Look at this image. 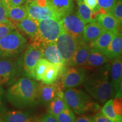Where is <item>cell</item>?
Here are the masks:
<instances>
[{"label": "cell", "instance_id": "cell-7", "mask_svg": "<svg viewBox=\"0 0 122 122\" xmlns=\"http://www.w3.org/2000/svg\"><path fill=\"white\" fill-rule=\"evenodd\" d=\"M20 75V68L17 60L13 58H2L0 60V84L10 85L16 81Z\"/></svg>", "mask_w": 122, "mask_h": 122}, {"label": "cell", "instance_id": "cell-36", "mask_svg": "<svg viewBox=\"0 0 122 122\" xmlns=\"http://www.w3.org/2000/svg\"><path fill=\"white\" fill-rule=\"evenodd\" d=\"M7 9L20 6L24 2V0H1Z\"/></svg>", "mask_w": 122, "mask_h": 122}, {"label": "cell", "instance_id": "cell-20", "mask_svg": "<svg viewBox=\"0 0 122 122\" xmlns=\"http://www.w3.org/2000/svg\"><path fill=\"white\" fill-rule=\"evenodd\" d=\"M96 21L105 30L115 32L120 31L122 25L110 14L106 13H99L97 15Z\"/></svg>", "mask_w": 122, "mask_h": 122}, {"label": "cell", "instance_id": "cell-5", "mask_svg": "<svg viewBox=\"0 0 122 122\" xmlns=\"http://www.w3.org/2000/svg\"><path fill=\"white\" fill-rule=\"evenodd\" d=\"M42 58L39 45L30 44L25 49L18 59L20 68V75L30 79H35V68L37 61Z\"/></svg>", "mask_w": 122, "mask_h": 122}, {"label": "cell", "instance_id": "cell-14", "mask_svg": "<svg viewBox=\"0 0 122 122\" xmlns=\"http://www.w3.org/2000/svg\"><path fill=\"white\" fill-rule=\"evenodd\" d=\"M91 46L83 40L79 42L78 47L72 57L66 66L70 67H83L86 63Z\"/></svg>", "mask_w": 122, "mask_h": 122}, {"label": "cell", "instance_id": "cell-42", "mask_svg": "<svg viewBox=\"0 0 122 122\" xmlns=\"http://www.w3.org/2000/svg\"><path fill=\"white\" fill-rule=\"evenodd\" d=\"M24 1H26L27 2H33L35 0H24Z\"/></svg>", "mask_w": 122, "mask_h": 122}, {"label": "cell", "instance_id": "cell-27", "mask_svg": "<svg viewBox=\"0 0 122 122\" xmlns=\"http://www.w3.org/2000/svg\"><path fill=\"white\" fill-rule=\"evenodd\" d=\"M117 32L105 30L94 42L90 44L91 47L98 49L102 52L106 49Z\"/></svg>", "mask_w": 122, "mask_h": 122}, {"label": "cell", "instance_id": "cell-17", "mask_svg": "<svg viewBox=\"0 0 122 122\" xmlns=\"http://www.w3.org/2000/svg\"><path fill=\"white\" fill-rule=\"evenodd\" d=\"M108 59L113 60L122 57V35L120 31L116 33L108 46L102 51Z\"/></svg>", "mask_w": 122, "mask_h": 122}, {"label": "cell", "instance_id": "cell-31", "mask_svg": "<svg viewBox=\"0 0 122 122\" xmlns=\"http://www.w3.org/2000/svg\"><path fill=\"white\" fill-rule=\"evenodd\" d=\"M117 2V0H97L99 13H110Z\"/></svg>", "mask_w": 122, "mask_h": 122}, {"label": "cell", "instance_id": "cell-9", "mask_svg": "<svg viewBox=\"0 0 122 122\" xmlns=\"http://www.w3.org/2000/svg\"><path fill=\"white\" fill-rule=\"evenodd\" d=\"M59 20L62 28L65 32L79 41L83 40V34L85 24L76 14H68L61 18Z\"/></svg>", "mask_w": 122, "mask_h": 122}, {"label": "cell", "instance_id": "cell-8", "mask_svg": "<svg viewBox=\"0 0 122 122\" xmlns=\"http://www.w3.org/2000/svg\"><path fill=\"white\" fill-rule=\"evenodd\" d=\"M80 42L63 30L59 35L56 44L65 61V65L72 57Z\"/></svg>", "mask_w": 122, "mask_h": 122}, {"label": "cell", "instance_id": "cell-19", "mask_svg": "<svg viewBox=\"0 0 122 122\" xmlns=\"http://www.w3.org/2000/svg\"><path fill=\"white\" fill-rule=\"evenodd\" d=\"M108 60L107 58L101 51L91 47L87 61L84 66L88 68H98L107 63Z\"/></svg>", "mask_w": 122, "mask_h": 122}, {"label": "cell", "instance_id": "cell-33", "mask_svg": "<svg viewBox=\"0 0 122 122\" xmlns=\"http://www.w3.org/2000/svg\"><path fill=\"white\" fill-rule=\"evenodd\" d=\"M16 27L12 23L6 19L5 21L0 23V39L8 34L9 32L15 30Z\"/></svg>", "mask_w": 122, "mask_h": 122}, {"label": "cell", "instance_id": "cell-13", "mask_svg": "<svg viewBox=\"0 0 122 122\" xmlns=\"http://www.w3.org/2000/svg\"><path fill=\"white\" fill-rule=\"evenodd\" d=\"M62 92L58 84L53 83L51 84H45L41 83L38 87V101L42 104L48 105L53 99Z\"/></svg>", "mask_w": 122, "mask_h": 122}, {"label": "cell", "instance_id": "cell-41", "mask_svg": "<svg viewBox=\"0 0 122 122\" xmlns=\"http://www.w3.org/2000/svg\"><path fill=\"white\" fill-rule=\"evenodd\" d=\"M4 95V91L2 87V85L0 84V110L1 109V104H2V100Z\"/></svg>", "mask_w": 122, "mask_h": 122}, {"label": "cell", "instance_id": "cell-16", "mask_svg": "<svg viewBox=\"0 0 122 122\" xmlns=\"http://www.w3.org/2000/svg\"><path fill=\"white\" fill-rule=\"evenodd\" d=\"M110 77L114 97L120 85L122 83V57L112 60V63L110 65Z\"/></svg>", "mask_w": 122, "mask_h": 122}, {"label": "cell", "instance_id": "cell-4", "mask_svg": "<svg viewBox=\"0 0 122 122\" xmlns=\"http://www.w3.org/2000/svg\"><path fill=\"white\" fill-rule=\"evenodd\" d=\"M27 40L16 30L0 39V58H14L26 48Z\"/></svg>", "mask_w": 122, "mask_h": 122}, {"label": "cell", "instance_id": "cell-11", "mask_svg": "<svg viewBox=\"0 0 122 122\" xmlns=\"http://www.w3.org/2000/svg\"><path fill=\"white\" fill-rule=\"evenodd\" d=\"M63 74L62 82L65 89L75 88L83 84L87 75L85 68L83 67H72Z\"/></svg>", "mask_w": 122, "mask_h": 122}, {"label": "cell", "instance_id": "cell-34", "mask_svg": "<svg viewBox=\"0 0 122 122\" xmlns=\"http://www.w3.org/2000/svg\"><path fill=\"white\" fill-rule=\"evenodd\" d=\"M33 122H58L56 117L48 113L44 114L38 119H35Z\"/></svg>", "mask_w": 122, "mask_h": 122}, {"label": "cell", "instance_id": "cell-28", "mask_svg": "<svg viewBox=\"0 0 122 122\" xmlns=\"http://www.w3.org/2000/svg\"><path fill=\"white\" fill-rule=\"evenodd\" d=\"M102 108V113L113 122H122V117L115 114L113 109V100L110 98L105 102Z\"/></svg>", "mask_w": 122, "mask_h": 122}, {"label": "cell", "instance_id": "cell-44", "mask_svg": "<svg viewBox=\"0 0 122 122\" xmlns=\"http://www.w3.org/2000/svg\"><path fill=\"white\" fill-rule=\"evenodd\" d=\"M80 1H84V0H80Z\"/></svg>", "mask_w": 122, "mask_h": 122}, {"label": "cell", "instance_id": "cell-35", "mask_svg": "<svg viewBox=\"0 0 122 122\" xmlns=\"http://www.w3.org/2000/svg\"><path fill=\"white\" fill-rule=\"evenodd\" d=\"M113 109L117 115L122 117V98L115 97V99L113 100Z\"/></svg>", "mask_w": 122, "mask_h": 122}, {"label": "cell", "instance_id": "cell-1", "mask_svg": "<svg viewBox=\"0 0 122 122\" xmlns=\"http://www.w3.org/2000/svg\"><path fill=\"white\" fill-rule=\"evenodd\" d=\"M39 84L36 81L27 77L18 79L7 89V100L18 108L34 106L39 103Z\"/></svg>", "mask_w": 122, "mask_h": 122}, {"label": "cell", "instance_id": "cell-22", "mask_svg": "<svg viewBox=\"0 0 122 122\" xmlns=\"http://www.w3.org/2000/svg\"><path fill=\"white\" fill-rule=\"evenodd\" d=\"M4 122H33L34 117L28 111H13L3 114L1 117Z\"/></svg>", "mask_w": 122, "mask_h": 122}, {"label": "cell", "instance_id": "cell-39", "mask_svg": "<svg viewBox=\"0 0 122 122\" xmlns=\"http://www.w3.org/2000/svg\"><path fill=\"white\" fill-rule=\"evenodd\" d=\"M7 8L1 0H0V23L7 19Z\"/></svg>", "mask_w": 122, "mask_h": 122}, {"label": "cell", "instance_id": "cell-38", "mask_svg": "<svg viewBox=\"0 0 122 122\" xmlns=\"http://www.w3.org/2000/svg\"><path fill=\"white\" fill-rule=\"evenodd\" d=\"M83 2L85 5L93 11L98 12L97 0H84Z\"/></svg>", "mask_w": 122, "mask_h": 122}, {"label": "cell", "instance_id": "cell-24", "mask_svg": "<svg viewBox=\"0 0 122 122\" xmlns=\"http://www.w3.org/2000/svg\"><path fill=\"white\" fill-rule=\"evenodd\" d=\"M48 112L55 117L61 113L63 110L68 107L64 98L63 92L58 95L54 99L50 102L48 105Z\"/></svg>", "mask_w": 122, "mask_h": 122}, {"label": "cell", "instance_id": "cell-32", "mask_svg": "<svg viewBox=\"0 0 122 122\" xmlns=\"http://www.w3.org/2000/svg\"><path fill=\"white\" fill-rule=\"evenodd\" d=\"M118 22L122 25V0H117L115 6L110 12Z\"/></svg>", "mask_w": 122, "mask_h": 122}, {"label": "cell", "instance_id": "cell-43", "mask_svg": "<svg viewBox=\"0 0 122 122\" xmlns=\"http://www.w3.org/2000/svg\"><path fill=\"white\" fill-rule=\"evenodd\" d=\"M0 122H4L2 121V118H1V117H0Z\"/></svg>", "mask_w": 122, "mask_h": 122}, {"label": "cell", "instance_id": "cell-29", "mask_svg": "<svg viewBox=\"0 0 122 122\" xmlns=\"http://www.w3.org/2000/svg\"><path fill=\"white\" fill-rule=\"evenodd\" d=\"M50 63L49 61L44 58H41L37 61L35 68V79L37 81H41L46 70Z\"/></svg>", "mask_w": 122, "mask_h": 122}, {"label": "cell", "instance_id": "cell-21", "mask_svg": "<svg viewBox=\"0 0 122 122\" xmlns=\"http://www.w3.org/2000/svg\"><path fill=\"white\" fill-rule=\"evenodd\" d=\"M50 6L61 18L73 12L74 4L73 0H48Z\"/></svg>", "mask_w": 122, "mask_h": 122}, {"label": "cell", "instance_id": "cell-25", "mask_svg": "<svg viewBox=\"0 0 122 122\" xmlns=\"http://www.w3.org/2000/svg\"><path fill=\"white\" fill-rule=\"evenodd\" d=\"M27 13L24 6H18L7 9V19L10 20L16 27L18 23L26 18Z\"/></svg>", "mask_w": 122, "mask_h": 122}, {"label": "cell", "instance_id": "cell-18", "mask_svg": "<svg viewBox=\"0 0 122 122\" xmlns=\"http://www.w3.org/2000/svg\"><path fill=\"white\" fill-rule=\"evenodd\" d=\"M105 30L97 21H94L85 25L83 34V40L87 44L94 42Z\"/></svg>", "mask_w": 122, "mask_h": 122}, {"label": "cell", "instance_id": "cell-26", "mask_svg": "<svg viewBox=\"0 0 122 122\" xmlns=\"http://www.w3.org/2000/svg\"><path fill=\"white\" fill-rule=\"evenodd\" d=\"M64 70L62 69L58 65L50 62L49 66L46 70L41 79V83L45 84H51L55 83L58 78L59 74L63 73Z\"/></svg>", "mask_w": 122, "mask_h": 122}, {"label": "cell", "instance_id": "cell-3", "mask_svg": "<svg viewBox=\"0 0 122 122\" xmlns=\"http://www.w3.org/2000/svg\"><path fill=\"white\" fill-rule=\"evenodd\" d=\"M67 104L75 113L83 115L89 111H97L99 106L82 90L71 88L63 92Z\"/></svg>", "mask_w": 122, "mask_h": 122}, {"label": "cell", "instance_id": "cell-15", "mask_svg": "<svg viewBox=\"0 0 122 122\" xmlns=\"http://www.w3.org/2000/svg\"><path fill=\"white\" fill-rule=\"evenodd\" d=\"M16 27L30 39L31 44L39 45V30L37 23L27 16L18 23Z\"/></svg>", "mask_w": 122, "mask_h": 122}, {"label": "cell", "instance_id": "cell-23", "mask_svg": "<svg viewBox=\"0 0 122 122\" xmlns=\"http://www.w3.org/2000/svg\"><path fill=\"white\" fill-rule=\"evenodd\" d=\"M77 1V11L76 15L85 24L97 20L98 11H93L84 4L83 1Z\"/></svg>", "mask_w": 122, "mask_h": 122}, {"label": "cell", "instance_id": "cell-6", "mask_svg": "<svg viewBox=\"0 0 122 122\" xmlns=\"http://www.w3.org/2000/svg\"><path fill=\"white\" fill-rule=\"evenodd\" d=\"M39 45L42 42H55L63 30L60 20L48 19L41 20L37 23Z\"/></svg>", "mask_w": 122, "mask_h": 122}, {"label": "cell", "instance_id": "cell-10", "mask_svg": "<svg viewBox=\"0 0 122 122\" xmlns=\"http://www.w3.org/2000/svg\"><path fill=\"white\" fill-rule=\"evenodd\" d=\"M27 15L36 23L41 20L53 19L60 20V17L53 10L49 3L45 6H40L34 2H27L24 6Z\"/></svg>", "mask_w": 122, "mask_h": 122}, {"label": "cell", "instance_id": "cell-37", "mask_svg": "<svg viewBox=\"0 0 122 122\" xmlns=\"http://www.w3.org/2000/svg\"><path fill=\"white\" fill-rule=\"evenodd\" d=\"M93 122H113L103 115L101 112H99L92 117Z\"/></svg>", "mask_w": 122, "mask_h": 122}, {"label": "cell", "instance_id": "cell-40", "mask_svg": "<svg viewBox=\"0 0 122 122\" xmlns=\"http://www.w3.org/2000/svg\"><path fill=\"white\" fill-rule=\"evenodd\" d=\"M75 122H93L92 117L88 115H81L76 118Z\"/></svg>", "mask_w": 122, "mask_h": 122}, {"label": "cell", "instance_id": "cell-12", "mask_svg": "<svg viewBox=\"0 0 122 122\" xmlns=\"http://www.w3.org/2000/svg\"><path fill=\"white\" fill-rule=\"evenodd\" d=\"M39 46L42 58L47 59L51 63L58 65L62 69L64 70L66 66L65 62L59 53L56 42L49 43L42 42L40 44Z\"/></svg>", "mask_w": 122, "mask_h": 122}, {"label": "cell", "instance_id": "cell-30", "mask_svg": "<svg viewBox=\"0 0 122 122\" xmlns=\"http://www.w3.org/2000/svg\"><path fill=\"white\" fill-rule=\"evenodd\" d=\"M58 122H75V115L73 111L68 106L56 117Z\"/></svg>", "mask_w": 122, "mask_h": 122}, {"label": "cell", "instance_id": "cell-2", "mask_svg": "<svg viewBox=\"0 0 122 122\" xmlns=\"http://www.w3.org/2000/svg\"><path fill=\"white\" fill-rule=\"evenodd\" d=\"M110 70V65L105 64L89 75H87L83 83L88 93L100 103H105L114 97Z\"/></svg>", "mask_w": 122, "mask_h": 122}]
</instances>
